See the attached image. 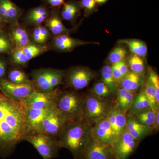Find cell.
Wrapping results in <instances>:
<instances>
[{"label":"cell","mask_w":159,"mask_h":159,"mask_svg":"<svg viewBox=\"0 0 159 159\" xmlns=\"http://www.w3.org/2000/svg\"><path fill=\"white\" fill-rule=\"evenodd\" d=\"M97 76L95 71L88 67L76 66L65 71L63 84L74 91L80 90L88 86Z\"/></svg>","instance_id":"52a82bcc"},{"label":"cell","mask_w":159,"mask_h":159,"mask_svg":"<svg viewBox=\"0 0 159 159\" xmlns=\"http://www.w3.org/2000/svg\"><path fill=\"white\" fill-rule=\"evenodd\" d=\"M129 116L133 117L137 122L142 125L152 126L153 128L155 120L156 113L151 108L141 111Z\"/></svg>","instance_id":"f1b7e54d"},{"label":"cell","mask_w":159,"mask_h":159,"mask_svg":"<svg viewBox=\"0 0 159 159\" xmlns=\"http://www.w3.org/2000/svg\"><path fill=\"white\" fill-rule=\"evenodd\" d=\"M119 45L116 46L109 54L105 62L107 64L112 65L125 60L128 56V51L125 46L122 44L119 43Z\"/></svg>","instance_id":"4316f807"},{"label":"cell","mask_w":159,"mask_h":159,"mask_svg":"<svg viewBox=\"0 0 159 159\" xmlns=\"http://www.w3.org/2000/svg\"><path fill=\"white\" fill-rule=\"evenodd\" d=\"M111 67L112 73L114 80L118 88L123 78V76L119 70L116 63L112 65H111Z\"/></svg>","instance_id":"74e56055"},{"label":"cell","mask_w":159,"mask_h":159,"mask_svg":"<svg viewBox=\"0 0 159 159\" xmlns=\"http://www.w3.org/2000/svg\"><path fill=\"white\" fill-rule=\"evenodd\" d=\"M82 10L79 1L69 0L63 5L60 12L61 17L74 25L81 15Z\"/></svg>","instance_id":"ffe728a7"},{"label":"cell","mask_w":159,"mask_h":159,"mask_svg":"<svg viewBox=\"0 0 159 159\" xmlns=\"http://www.w3.org/2000/svg\"><path fill=\"white\" fill-rule=\"evenodd\" d=\"M58 90L56 89L51 93H46L35 90L23 102L25 107L34 110H43L54 105V99Z\"/></svg>","instance_id":"4fadbf2b"},{"label":"cell","mask_w":159,"mask_h":159,"mask_svg":"<svg viewBox=\"0 0 159 159\" xmlns=\"http://www.w3.org/2000/svg\"><path fill=\"white\" fill-rule=\"evenodd\" d=\"M82 9L84 10V17H89L97 11L98 5L95 0H80L79 1Z\"/></svg>","instance_id":"d590c367"},{"label":"cell","mask_w":159,"mask_h":159,"mask_svg":"<svg viewBox=\"0 0 159 159\" xmlns=\"http://www.w3.org/2000/svg\"><path fill=\"white\" fill-rule=\"evenodd\" d=\"M6 79L10 82L17 84L27 83L31 81L27 74L18 68L12 69L9 70Z\"/></svg>","instance_id":"836d02e7"},{"label":"cell","mask_w":159,"mask_h":159,"mask_svg":"<svg viewBox=\"0 0 159 159\" xmlns=\"http://www.w3.org/2000/svg\"><path fill=\"white\" fill-rule=\"evenodd\" d=\"M21 49L29 60L44 54L49 51L47 45H41L32 42H30Z\"/></svg>","instance_id":"f546056e"},{"label":"cell","mask_w":159,"mask_h":159,"mask_svg":"<svg viewBox=\"0 0 159 159\" xmlns=\"http://www.w3.org/2000/svg\"><path fill=\"white\" fill-rule=\"evenodd\" d=\"M109 0H95L96 2L97 3L98 6H101L105 4L107 2H108Z\"/></svg>","instance_id":"ee69618b"},{"label":"cell","mask_w":159,"mask_h":159,"mask_svg":"<svg viewBox=\"0 0 159 159\" xmlns=\"http://www.w3.org/2000/svg\"><path fill=\"white\" fill-rule=\"evenodd\" d=\"M99 44L98 42L85 41L71 37L70 34H63L53 36L47 46L49 51L68 53L80 46Z\"/></svg>","instance_id":"30bf717a"},{"label":"cell","mask_w":159,"mask_h":159,"mask_svg":"<svg viewBox=\"0 0 159 159\" xmlns=\"http://www.w3.org/2000/svg\"><path fill=\"white\" fill-rule=\"evenodd\" d=\"M114 158L111 144H105L93 137L90 139L79 159Z\"/></svg>","instance_id":"7c38bea8"},{"label":"cell","mask_w":159,"mask_h":159,"mask_svg":"<svg viewBox=\"0 0 159 159\" xmlns=\"http://www.w3.org/2000/svg\"><path fill=\"white\" fill-rule=\"evenodd\" d=\"M116 64L123 77L126 76L128 74L129 72L130 71L126 61H122L120 62L117 63Z\"/></svg>","instance_id":"ab89813d"},{"label":"cell","mask_w":159,"mask_h":159,"mask_svg":"<svg viewBox=\"0 0 159 159\" xmlns=\"http://www.w3.org/2000/svg\"><path fill=\"white\" fill-rule=\"evenodd\" d=\"M35 90L32 81L17 84L10 82L6 78L0 79V92L16 102H23Z\"/></svg>","instance_id":"9c48e42d"},{"label":"cell","mask_w":159,"mask_h":159,"mask_svg":"<svg viewBox=\"0 0 159 159\" xmlns=\"http://www.w3.org/2000/svg\"><path fill=\"white\" fill-rule=\"evenodd\" d=\"M140 142L129 133L127 129L111 144L115 159H128L134 152Z\"/></svg>","instance_id":"8fae6325"},{"label":"cell","mask_w":159,"mask_h":159,"mask_svg":"<svg viewBox=\"0 0 159 159\" xmlns=\"http://www.w3.org/2000/svg\"><path fill=\"white\" fill-rule=\"evenodd\" d=\"M6 25H7V24L3 20L2 17L0 16V31H4V28H5Z\"/></svg>","instance_id":"7bdbcfd3"},{"label":"cell","mask_w":159,"mask_h":159,"mask_svg":"<svg viewBox=\"0 0 159 159\" xmlns=\"http://www.w3.org/2000/svg\"><path fill=\"white\" fill-rule=\"evenodd\" d=\"M24 141L33 145L43 159L54 158L61 148L57 139L41 132L29 133L26 135Z\"/></svg>","instance_id":"8992f818"},{"label":"cell","mask_w":159,"mask_h":159,"mask_svg":"<svg viewBox=\"0 0 159 159\" xmlns=\"http://www.w3.org/2000/svg\"><path fill=\"white\" fill-rule=\"evenodd\" d=\"M106 118L113 132L114 140L120 137L126 130V115L118 108L116 103Z\"/></svg>","instance_id":"e0dca14e"},{"label":"cell","mask_w":159,"mask_h":159,"mask_svg":"<svg viewBox=\"0 0 159 159\" xmlns=\"http://www.w3.org/2000/svg\"><path fill=\"white\" fill-rule=\"evenodd\" d=\"M118 43L128 47L132 54L142 57L143 59L146 57L148 48L145 42L134 39H125L119 40Z\"/></svg>","instance_id":"603a6c76"},{"label":"cell","mask_w":159,"mask_h":159,"mask_svg":"<svg viewBox=\"0 0 159 159\" xmlns=\"http://www.w3.org/2000/svg\"><path fill=\"white\" fill-rule=\"evenodd\" d=\"M7 63L6 61L0 57V79L6 78Z\"/></svg>","instance_id":"60d3db41"},{"label":"cell","mask_w":159,"mask_h":159,"mask_svg":"<svg viewBox=\"0 0 159 159\" xmlns=\"http://www.w3.org/2000/svg\"><path fill=\"white\" fill-rule=\"evenodd\" d=\"M149 108H151L145 96L144 88H143L139 93L135 95L133 103L126 115H133L135 113Z\"/></svg>","instance_id":"484cf974"},{"label":"cell","mask_w":159,"mask_h":159,"mask_svg":"<svg viewBox=\"0 0 159 159\" xmlns=\"http://www.w3.org/2000/svg\"><path fill=\"white\" fill-rule=\"evenodd\" d=\"M147 77L152 83L156 92L157 100L159 102V77L156 72L151 68L148 69Z\"/></svg>","instance_id":"8d00e7d4"},{"label":"cell","mask_w":159,"mask_h":159,"mask_svg":"<svg viewBox=\"0 0 159 159\" xmlns=\"http://www.w3.org/2000/svg\"><path fill=\"white\" fill-rule=\"evenodd\" d=\"M135 94L119 87L115 103L122 112L126 115L133 103Z\"/></svg>","instance_id":"7402d4cb"},{"label":"cell","mask_w":159,"mask_h":159,"mask_svg":"<svg viewBox=\"0 0 159 159\" xmlns=\"http://www.w3.org/2000/svg\"><path fill=\"white\" fill-rule=\"evenodd\" d=\"M92 127L84 119L70 121L57 138L59 146L68 149L74 159H79L92 137Z\"/></svg>","instance_id":"7a4b0ae2"},{"label":"cell","mask_w":159,"mask_h":159,"mask_svg":"<svg viewBox=\"0 0 159 159\" xmlns=\"http://www.w3.org/2000/svg\"><path fill=\"white\" fill-rule=\"evenodd\" d=\"M143 88L150 108L156 113L159 110V102L157 100L155 89L148 77L145 80Z\"/></svg>","instance_id":"83f0119b"},{"label":"cell","mask_w":159,"mask_h":159,"mask_svg":"<svg viewBox=\"0 0 159 159\" xmlns=\"http://www.w3.org/2000/svg\"><path fill=\"white\" fill-rule=\"evenodd\" d=\"M90 93L99 98L115 102L116 95L102 81L96 83L92 88Z\"/></svg>","instance_id":"d4e9b609"},{"label":"cell","mask_w":159,"mask_h":159,"mask_svg":"<svg viewBox=\"0 0 159 159\" xmlns=\"http://www.w3.org/2000/svg\"></svg>","instance_id":"f6af8a7d"},{"label":"cell","mask_w":159,"mask_h":159,"mask_svg":"<svg viewBox=\"0 0 159 159\" xmlns=\"http://www.w3.org/2000/svg\"><path fill=\"white\" fill-rule=\"evenodd\" d=\"M28 134L24 104L9 99L0 92V149L12 150Z\"/></svg>","instance_id":"6da1fadb"},{"label":"cell","mask_w":159,"mask_h":159,"mask_svg":"<svg viewBox=\"0 0 159 159\" xmlns=\"http://www.w3.org/2000/svg\"><path fill=\"white\" fill-rule=\"evenodd\" d=\"M52 35L48 28L40 25L34 27L30 36V41L31 42L45 46L49 40L51 39Z\"/></svg>","instance_id":"cb8c5ba5"},{"label":"cell","mask_w":159,"mask_h":159,"mask_svg":"<svg viewBox=\"0 0 159 159\" xmlns=\"http://www.w3.org/2000/svg\"><path fill=\"white\" fill-rule=\"evenodd\" d=\"M84 96L74 90H57L54 99V105L57 110L70 121L83 119Z\"/></svg>","instance_id":"3957f363"},{"label":"cell","mask_w":159,"mask_h":159,"mask_svg":"<svg viewBox=\"0 0 159 159\" xmlns=\"http://www.w3.org/2000/svg\"><path fill=\"white\" fill-rule=\"evenodd\" d=\"M101 81L104 83L111 92L116 96L118 86L114 80L110 65L107 64L103 66L101 70Z\"/></svg>","instance_id":"1f68e13d"},{"label":"cell","mask_w":159,"mask_h":159,"mask_svg":"<svg viewBox=\"0 0 159 159\" xmlns=\"http://www.w3.org/2000/svg\"><path fill=\"white\" fill-rule=\"evenodd\" d=\"M70 121L54 106L43 120L36 131L41 132L57 140L63 129Z\"/></svg>","instance_id":"ba28073f"},{"label":"cell","mask_w":159,"mask_h":159,"mask_svg":"<svg viewBox=\"0 0 159 159\" xmlns=\"http://www.w3.org/2000/svg\"><path fill=\"white\" fill-rule=\"evenodd\" d=\"M9 34L14 43L15 48H22L30 42V35L25 27L19 24L11 26Z\"/></svg>","instance_id":"44dd1931"},{"label":"cell","mask_w":159,"mask_h":159,"mask_svg":"<svg viewBox=\"0 0 159 159\" xmlns=\"http://www.w3.org/2000/svg\"><path fill=\"white\" fill-rule=\"evenodd\" d=\"M15 47L9 32L0 31V54H10Z\"/></svg>","instance_id":"d6a6232c"},{"label":"cell","mask_w":159,"mask_h":159,"mask_svg":"<svg viewBox=\"0 0 159 159\" xmlns=\"http://www.w3.org/2000/svg\"><path fill=\"white\" fill-rule=\"evenodd\" d=\"M126 116V129L129 133L139 142L154 131L152 126L142 125L131 116L127 115Z\"/></svg>","instance_id":"ac0fdd59"},{"label":"cell","mask_w":159,"mask_h":159,"mask_svg":"<svg viewBox=\"0 0 159 159\" xmlns=\"http://www.w3.org/2000/svg\"><path fill=\"white\" fill-rule=\"evenodd\" d=\"M60 8L51 9V13L45 21V26L51 31L53 36L60 34H70L77 31L80 24L72 29H68L62 23L60 16Z\"/></svg>","instance_id":"5bb4252c"},{"label":"cell","mask_w":159,"mask_h":159,"mask_svg":"<svg viewBox=\"0 0 159 159\" xmlns=\"http://www.w3.org/2000/svg\"><path fill=\"white\" fill-rule=\"evenodd\" d=\"M92 137L105 144H111L114 141L113 132L106 118L94 123L92 127Z\"/></svg>","instance_id":"2e32d148"},{"label":"cell","mask_w":159,"mask_h":159,"mask_svg":"<svg viewBox=\"0 0 159 159\" xmlns=\"http://www.w3.org/2000/svg\"><path fill=\"white\" fill-rule=\"evenodd\" d=\"M10 54L12 63L18 66L26 67L30 61L21 48H15Z\"/></svg>","instance_id":"e575fe53"},{"label":"cell","mask_w":159,"mask_h":159,"mask_svg":"<svg viewBox=\"0 0 159 159\" xmlns=\"http://www.w3.org/2000/svg\"><path fill=\"white\" fill-rule=\"evenodd\" d=\"M115 102L101 99L91 93L84 96L83 119L93 125L99 119L106 118Z\"/></svg>","instance_id":"5b68a950"},{"label":"cell","mask_w":159,"mask_h":159,"mask_svg":"<svg viewBox=\"0 0 159 159\" xmlns=\"http://www.w3.org/2000/svg\"><path fill=\"white\" fill-rule=\"evenodd\" d=\"M65 72L63 70L51 68L36 69L31 72V81L36 90L51 93L63 84Z\"/></svg>","instance_id":"277c9868"},{"label":"cell","mask_w":159,"mask_h":159,"mask_svg":"<svg viewBox=\"0 0 159 159\" xmlns=\"http://www.w3.org/2000/svg\"><path fill=\"white\" fill-rule=\"evenodd\" d=\"M153 128L155 131L159 130V110L157 111L156 113L155 120Z\"/></svg>","instance_id":"b9f144b4"},{"label":"cell","mask_w":159,"mask_h":159,"mask_svg":"<svg viewBox=\"0 0 159 159\" xmlns=\"http://www.w3.org/2000/svg\"><path fill=\"white\" fill-rule=\"evenodd\" d=\"M126 60L131 71L139 74H145V66L143 58L131 54L127 57Z\"/></svg>","instance_id":"4dcf8cb0"},{"label":"cell","mask_w":159,"mask_h":159,"mask_svg":"<svg viewBox=\"0 0 159 159\" xmlns=\"http://www.w3.org/2000/svg\"><path fill=\"white\" fill-rule=\"evenodd\" d=\"M24 13V9L11 0H0V16L6 24L11 26L19 24Z\"/></svg>","instance_id":"9a60e30c"},{"label":"cell","mask_w":159,"mask_h":159,"mask_svg":"<svg viewBox=\"0 0 159 159\" xmlns=\"http://www.w3.org/2000/svg\"><path fill=\"white\" fill-rule=\"evenodd\" d=\"M145 80L144 75L130 71L123 77L119 87L136 95L142 90Z\"/></svg>","instance_id":"d6986e66"},{"label":"cell","mask_w":159,"mask_h":159,"mask_svg":"<svg viewBox=\"0 0 159 159\" xmlns=\"http://www.w3.org/2000/svg\"><path fill=\"white\" fill-rule=\"evenodd\" d=\"M43 4L49 9L61 8L65 2V0H41Z\"/></svg>","instance_id":"f35d334b"}]
</instances>
